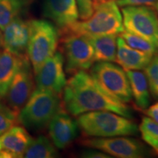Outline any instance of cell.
Listing matches in <instances>:
<instances>
[{
	"instance_id": "10",
	"label": "cell",
	"mask_w": 158,
	"mask_h": 158,
	"mask_svg": "<svg viewBox=\"0 0 158 158\" xmlns=\"http://www.w3.org/2000/svg\"><path fill=\"white\" fill-rule=\"evenodd\" d=\"M34 75L30 61L26 56L3 98L6 103L18 114L35 89Z\"/></svg>"
},
{
	"instance_id": "13",
	"label": "cell",
	"mask_w": 158,
	"mask_h": 158,
	"mask_svg": "<svg viewBox=\"0 0 158 158\" xmlns=\"http://www.w3.org/2000/svg\"><path fill=\"white\" fill-rule=\"evenodd\" d=\"M78 123L63 108L57 112L48 124L51 141L57 149L68 147L79 135Z\"/></svg>"
},
{
	"instance_id": "29",
	"label": "cell",
	"mask_w": 158,
	"mask_h": 158,
	"mask_svg": "<svg viewBox=\"0 0 158 158\" xmlns=\"http://www.w3.org/2000/svg\"><path fill=\"white\" fill-rule=\"evenodd\" d=\"M145 114L148 116V117L151 118L155 122L158 123V102L145 109Z\"/></svg>"
},
{
	"instance_id": "12",
	"label": "cell",
	"mask_w": 158,
	"mask_h": 158,
	"mask_svg": "<svg viewBox=\"0 0 158 158\" xmlns=\"http://www.w3.org/2000/svg\"><path fill=\"white\" fill-rule=\"evenodd\" d=\"M43 14L56 26L59 34L68 30L79 18L76 0H43Z\"/></svg>"
},
{
	"instance_id": "5",
	"label": "cell",
	"mask_w": 158,
	"mask_h": 158,
	"mask_svg": "<svg viewBox=\"0 0 158 158\" xmlns=\"http://www.w3.org/2000/svg\"><path fill=\"white\" fill-rule=\"evenodd\" d=\"M30 35L27 56L35 75L43 64L56 53L60 34L51 21L43 19L29 20Z\"/></svg>"
},
{
	"instance_id": "17",
	"label": "cell",
	"mask_w": 158,
	"mask_h": 158,
	"mask_svg": "<svg viewBox=\"0 0 158 158\" xmlns=\"http://www.w3.org/2000/svg\"><path fill=\"white\" fill-rule=\"evenodd\" d=\"M94 49V61L116 62L117 49V35H86Z\"/></svg>"
},
{
	"instance_id": "28",
	"label": "cell",
	"mask_w": 158,
	"mask_h": 158,
	"mask_svg": "<svg viewBox=\"0 0 158 158\" xmlns=\"http://www.w3.org/2000/svg\"><path fill=\"white\" fill-rule=\"evenodd\" d=\"M81 157L84 158H110L112 157L100 150L94 149V148L87 147V149H84L81 153Z\"/></svg>"
},
{
	"instance_id": "32",
	"label": "cell",
	"mask_w": 158,
	"mask_h": 158,
	"mask_svg": "<svg viewBox=\"0 0 158 158\" xmlns=\"http://www.w3.org/2000/svg\"><path fill=\"white\" fill-rule=\"evenodd\" d=\"M26 1L27 2V3H28V5H29V4H30L31 2L33 1V0H26Z\"/></svg>"
},
{
	"instance_id": "2",
	"label": "cell",
	"mask_w": 158,
	"mask_h": 158,
	"mask_svg": "<svg viewBox=\"0 0 158 158\" xmlns=\"http://www.w3.org/2000/svg\"><path fill=\"white\" fill-rule=\"evenodd\" d=\"M93 13L89 19L77 21L66 32L85 35H119L124 31L122 12L116 0H92ZM60 34V35H61Z\"/></svg>"
},
{
	"instance_id": "25",
	"label": "cell",
	"mask_w": 158,
	"mask_h": 158,
	"mask_svg": "<svg viewBox=\"0 0 158 158\" xmlns=\"http://www.w3.org/2000/svg\"><path fill=\"white\" fill-rule=\"evenodd\" d=\"M149 92L153 98L158 100V54L154 55L150 62L144 69Z\"/></svg>"
},
{
	"instance_id": "16",
	"label": "cell",
	"mask_w": 158,
	"mask_h": 158,
	"mask_svg": "<svg viewBox=\"0 0 158 158\" xmlns=\"http://www.w3.org/2000/svg\"><path fill=\"white\" fill-rule=\"evenodd\" d=\"M153 56L149 53L132 48L121 37H117L116 62L125 70H144Z\"/></svg>"
},
{
	"instance_id": "14",
	"label": "cell",
	"mask_w": 158,
	"mask_h": 158,
	"mask_svg": "<svg viewBox=\"0 0 158 158\" xmlns=\"http://www.w3.org/2000/svg\"><path fill=\"white\" fill-rule=\"evenodd\" d=\"M29 35V21L15 18L3 30L4 49L18 56H27Z\"/></svg>"
},
{
	"instance_id": "21",
	"label": "cell",
	"mask_w": 158,
	"mask_h": 158,
	"mask_svg": "<svg viewBox=\"0 0 158 158\" xmlns=\"http://www.w3.org/2000/svg\"><path fill=\"white\" fill-rule=\"evenodd\" d=\"M28 5L26 0H0V29L5 27L15 18L20 16L25 7Z\"/></svg>"
},
{
	"instance_id": "30",
	"label": "cell",
	"mask_w": 158,
	"mask_h": 158,
	"mask_svg": "<svg viewBox=\"0 0 158 158\" xmlns=\"http://www.w3.org/2000/svg\"><path fill=\"white\" fill-rule=\"evenodd\" d=\"M4 49V44H3V33L2 32L1 29H0V51H2Z\"/></svg>"
},
{
	"instance_id": "1",
	"label": "cell",
	"mask_w": 158,
	"mask_h": 158,
	"mask_svg": "<svg viewBox=\"0 0 158 158\" xmlns=\"http://www.w3.org/2000/svg\"><path fill=\"white\" fill-rule=\"evenodd\" d=\"M62 106L72 116L94 110H109L125 117H133L132 108L102 89L86 71H78L67 81L63 90Z\"/></svg>"
},
{
	"instance_id": "22",
	"label": "cell",
	"mask_w": 158,
	"mask_h": 158,
	"mask_svg": "<svg viewBox=\"0 0 158 158\" xmlns=\"http://www.w3.org/2000/svg\"><path fill=\"white\" fill-rule=\"evenodd\" d=\"M138 130L143 141L158 155V123L151 118L145 116L142 118Z\"/></svg>"
},
{
	"instance_id": "4",
	"label": "cell",
	"mask_w": 158,
	"mask_h": 158,
	"mask_svg": "<svg viewBox=\"0 0 158 158\" xmlns=\"http://www.w3.org/2000/svg\"><path fill=\"white\" fill-rule=\"evenodd\" d=\"M62 108L59 94L35 88L20 110L18 119L26 129L37 132L45 130L54 116Z\"/></svg>"
},
{
	"instance_id": "8",
	"label": "cell",
	"mask_w": 158,
	"mask_h": 158,
	"mask_svg": "<svg viewBox=\"0 0 158 158\" xmlns=\"http://www.w3.org/2000/svg\"><path fill=\"white\" fill-rule=\"evenodd\" d=\"M65 64V71L73 75L78 71L88 70L94 64V49L84 35L74 32L61 34Z\"/></svg>"
},
{
	"instance_id": "27",
	"label": "cell",
	"mask_w": 158,
	"mask_h": 158,
	"mask_svg": "<svg viewBox=\"0 0 158 158\" xmlns=\"http://www.w3.org/2000/svg\"><path fill=\"white\" fill-rule=\"evenodd\" d=\"M118 7L130 5H146L155 7L158 0H116Z\"/></svg>"
},
{
	"instance_id": "3",
	"label": "cell",
	"mask_w": 158,
	"mask_h": 158,
	"mask_svg": "<svg viewBox=\"0 0 158 158\" xmlns=\"http://www.w3.org/2000/svg\"><path fill=\"white\" fill-rule=\"evenodd\" d=\"M79 127L92 138H110L136 135L137 124L130 118L109 110H94L81 114L77 118Z\"/></svg>"
},
{
	"instance_id": "23",
	"label": "cell",
	"mask_w": 158,
	"mask_h": 158,
	"mask_svg": "<svg viewBox=\"0 0 158 158\" xmlns=\"http://www.w3.org/2000/svg\"><path fill=\"white\" fill-rule=\"evenodd\" d=\"M119 36L132 48L152 55L158 54V48L157 47L143 37L127 32L126 31L122 32Z\"/></svg>"
},
{
	"instance_id": "20",
	"label": "cell",
	"mask_w": 158,
	"mask_h": 158,
	"mask_svg": "<svg viewBox=\"0 0 158 158\" xmlns=\"http://www.w3.org/2000/svg\"><path fill=\"white\" fill-rule=\"evenodd\" d=\"M57 148L46 136L40 135L33 139L26 150V158H54L59 157Z\"/></svg>"
},
{
	"instance_id": "6",
	"label": "cell",
	"mask_w": 158,
	"mask_h": 158,
	"mask_svg": "<svg viewBox=\"0 0 158 158\" xmlns=\"http://www.w3.org/2000/svg\"><path fill=\"white\" fill-rule=\"evenodd\" d=\"M90 74L103 89L114 98L127 103L132 100L129 79L124 69L110 62H96Z\"/></svg>"
},
{
	"instance_id": "18",
	"label": "cell",
	"mask_w": 158,
	"mask_h": 158,
	"mask_svg": "<svg viewBox=\"0 0 158 158\" xmlns=\"http://www.w3.org/2000/svg\"><path fill=\"white\" fill-rule=\"evenodd\" d=\"M23 57L18 56L5 49L0 51V98L5 97Z\"/></svg>"
},
{
	"instance_id": "26",
	"label": "cell",
	"mask_w": 158,
	"mask_h": 158,
	"mask_svg": "<svg viewBox=\"0 0 158 158\" xmlns=\"http://www.w3.org/2000/svg\"><path fill=\"white\" fill-rule=\"evenodd\" d=\"M79 19L81 21L89 18L93 13L92 0H76Z\"/></svg>"
},
{
	"instance_id": "11",
	"label": "cell",
	"mask_w": 158,
	"mask_h": 158,
	"mask_svg": "<svg viewBox=\"0 0 158 158\" xmlns=\"http://www.w3.org/2000/svg\"><path fill=\"white\" fill-rule=\"evenodd\" d=\"M64 66V56L59 51H56L35 75L36 88L51 91L60 95L68 81Z\"/></svg>"
},
{
	"instance_id": "19",
	"label": "cell",
	"mask_w": 158,
	"mask_h": 158,
	"mask_svg": "<svg viewBox=\"0 0 158 158\" xmlns=\"http://www.w3.org/2000/svg\"><path fill=\"white\" fill-rule=\"evenodd\" d=\"M126 73L129 79L132 97L138 108L145 110L150 105V92L147 76L141 70H127Z\"/></svg>"
},
{
	"instance_id": "24",
	"label": "cell",
	"mask_w": 158,
	"mask_h": 158,
	"mask_svg": "<svg viewBox=\"0 0 158 158\" xmlns=\"http://www.w3.org/2000/svg\"><path fill=\"white\" fill-rule=\"evenodd\" d=\"M19 114L6 103L2 98H0V135L16 125Z\"/></svg>"
},
{
	"instance_id": "15",
	"label": "cell",
	"mask_w": 158,
	"mask_h": 158,
	"mask_svg": "<svg viewBox=\"0 0 158 158\" xmlns=\"http://www.w3.org/2000/svg\"><path fill=\"white\" fill-rule=\"evenodd\" d=\"M32 140L25 127L13 126L0 135V158L23 157Z\"/></svg>"
},
{
	"instance_id": "31",
	"label": "cell",
	"mask_w": 158,
	"mask_h": 158,
	"mask_svg": "<svg viewBox=\"0 0 158 158\" xmlns=\"http://www.w3.org/2000/svg\"><path fill=\"white\" fill-rule=\"evenodd\" d=\"M155 10H156V12H157V15H158V2H157V3L155 5Z\"/></svg>"
},
{
	"instance_id": "9",
	"label": "cell",
	"mask_w": 158,
	"mask_h": 158,
	"mask_svg": "<svg viewBox=\"0 0 158 158\" xmlns=\"http://www.w3.org/2000/svg\"><path fill=\"white\" fill-rule=\"evenodd\" d=\"M86 147L100 150L110 157L118 158H143L150 155L149 148L139 140L127 135L110 138H86L81 141Z\"/></svg>"
},
{
	"instance_id": "7",
	"label": "cell",
	"mask_w": 158,
	"mask_h": 158,
	"mask_svg": "<svg viewBox=\"0 0 158 158\" xmlns=\"http://www.w3.org/2000/svg\"><path fill=\"white\" fill-rule=\"evenodd\" d=\"M124 31L143 37L158 48V15L146 5H130L121 10Z\"/></svg>"
}]
</instances>
